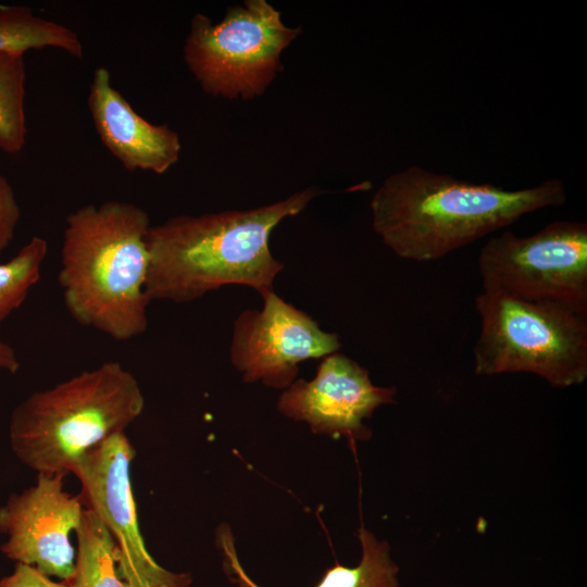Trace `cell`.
<instances>
[{
    "instance_id": "obj_1",
    "label": "cell",
    "mask_w": 587,
    "mask_h": 587,
    "mask_svg": "<svg viewBox=\"0 0 587 587\" xmlns=\"http://www.w3.org/2000/svg\"><path fill=\"white\" fill-rule=\"evenodd\" d=\"M567 199L562 180L508 190L413 165L388 176L370 202L372 226L397 257L440 259L540 209Z\"/></svg>"
},
{
    "instance_id": "obj_2",
    "label": "cell",
    "mask_w": 587,
    "mask_h": 587,
    "mask_svg": "<svg viewBox=\"0 0 587 587\" xmlns=\"http://www.w3.org/2000/svg\"><path fill=\"white\" fill-rule=\"evenodd\" d=\"M319 193L309 187L251 210L183 214L151 225L147 234L149 301L191 302L225 285H245L261 297L274 291L284 264L271 252V234Z\"/></svg>"
},
{
    "instance_id": "obj_3",
    "label": "cell",
    "mask_w": 587,
    "mask_h": 587,
    "mask_svg": "<svg viewBox=\"0 0 587 587\" xmlns=\"http://www.w3.org/2000/svg\"><path fill=\"white\" fill-rule=\"evenodd\" d=\"M148 213L128 201L86 204L65 220L59 285L71 316L114 340L148 328Z\"/></svg>"
},
{
    "instance_id": "obj_4",
    "label": "cell",
    "mask_w": 587,
    "mask_h": 587,
    "mask_svg": "<svg viewBox=\"0 0 587 587\" xmlns=\"http://www.w3.org/2000/svg\"><path fill=\"white\" fill-rule=\"evenodd\" d=\"M143 409L135 375L107 361L18 403L10 419V446L38 474L65 476L89 450L125 433Z\"/></svg>"
},
{
    "instance_id": "obj_5",
    "label": "cell",
    "mask_w": 587,
    "mask_h": 587,
    "mask_svg": "<svg viewBox=\"0 0 587 587\" xmlns=\"http://www.w3.org/2000/svg\"><path fill=\"white\" fill-rule=\"evenodd\" d=\"M475 307L477 375L532 373L559 388L587 378V317L561 304L484 290Z\"/></svg>"
},
{
    "instance_id": "obj_6",
    "label": "cell",
    "mask_w": 587,
    "mask_h": 587,
    "mask_svg": "<svg viewBox=\"0 0 587 587\" xmlns=\"http://www.w3.org/2000/svg\"><path fill=\"white\" fill-rule=\"evenodd\" d=\"M286 26L265 0H247L213 23L196 13L190 21L184 60L202 90L228 99L263 93L283 70L282 52L300 34Z\"/></svg>"
},
{
    "instance_id": "obj_7",
    "label": "cell",
    "mask_w": 587,
    "mask_h": 587,
    "mask_svg": "<svg viewBox=\"0 0 587 587\" xmlns=\"http://www.w3.org/2000/svg\"><path fill=\"white\" fill-rule=\"evenodd\" d=\"M483 290L561 304L587 317V224L554 221L520 237L505 230L477 258Z\"/></svg>"
},
{
    "instance_id": "obj_8",
    "label": "cell",
    "mask_w": 587,
    "mask_h": 587,
    "mask_svg": "<svg viewBox=\"0 0 587 587\" xmlns=\"http://www.w3.org/2000/svg\"><path fill=\"white\" fill-rule=\"evenodd\" d=\"M136 451L125 433H118L85 453L72 473L83 495L110 532L116 552L118 576L129 587H188V573H173L148 552L140 533L130 484Z\"/></svg>"
},
{
    "instance_id": "obj_9",
    "label": "cell",
    "mask_w": 587,
    "mask_h": 587,
    "mask_svg": "<svg viewBox=\"0 0 587 587\" xmlns=\"http://www.w3.org/2000/svg\"><path fill=\"white\" fill-rule=\"evenodd\" d=\"M262 299L261 310L242 311L233 326L230 362L245 382L288 388L300 362L324 358L342 347L338 334L324 332L274 291Z\"/></svg>"
},
{
    "instance_id": "obj_10",
    "label": "cell",
    "mask_w": 587,
    "mask_h": 587,
    "mask_svg": "<svg viewBox=\"0 0 587 587\" xmlns=\"http://www.w3.org/2000/svg\"><path fill=\"white\" fill-rule=\"evenodd\" d=\"M64 475L38 474L35 485L12 494L0 507L1 551L17 563L70 582L75 570L71 533L78 528L84 508L63 488Z\"/></svg>"
},
{
    "instance_id": "obj_11",
    "label": "cell",
    "mask_w": 587,
    "mask_h": 587,
    "mask_svg": "<svg viewBox=\"0 0 587 587\" xmlns=\"http://www.w3.org/2000/svg\"><path fill=\"white\" fill-rule=\"evenodd\" d=\"M395 387L375 386L369 371L352 359L334 352L322 358L315 377L295 380L280 395L278 411L305 422L313 433L366 440L364 425L383 404L395 402Z\"/></svg>"
},
{
    "instance_id": "obj_12",
    "label": "cell",
    "mask_w": 587,
    "mask_h": 587,
    "mask_svg": "<svg viewBox=\"0 0 587 587\" xmlns=\"http://www.w3.org/2000/svg\"><path fill=\"white\" fill-rule=\"evenodd\" d=\"M87 103L100 140L127 171L160 175L179 160L178 134L139 115L113 87L111 74L103 66L92 74Z\"/></svg>"
},
{
    "instance_id": "obj_13",
    "label": "cell",
    "mask_w": 587,
    "mask_h": 587,
    "mask_svg": "<svg viewBox=\"0 0 587 587\" xmlns=\"http://www.w3.org/2000/svg\"><path fill=\"white\" fill-rule=\"evenodd\" d=\"M59 49L83 59L84 46L77 33L58 22L38 16L29 7H0V52Z\"/></svg>"
},
{
    "instance_id": "obj_14",
    "label": "cell",
    "mask_w": 587,
    "mask_h": 587,
    "mask_svg": "<svg viewBox=\"0 0 587 587\" xmlns=\"http://www.w3.org/2000/svg\"><path fill=\"white\" fill-rule=\"evenodd\" d=\"M362 558L355 567L336 564L328 569L315 587H398V566L389 553V546L378 540L364 527L358 530ZM229 567L246 587H258L243 572L235 550L225 552Z\"/></svg>"
},
{
    "instance_id": "obj_15",
    "label": "cell",
    "mask_w": 587,
    "mask_h": 587,
    "mask_svg": "<svg viewBox=\"0 0 587 587\" xmlns=\"http://www.w3.org/2000/svg\"><path fill=\"white\" fill-rule=\"evenodd\" d=\"M77 553L71 587H129L116 567L115 544L107 527L90 509H84L75 532Z\"/></svg>"
},
{
    "instance_id": "obj_16",
    "label": "cell",
    "mask_w": 587,
    "mask_h": 587,
    "mask_svg": "<svg viewBox=\"0 0 587 587\" xmlns=\"http://www.w3.org/2000/svg\"><path fill=\"white\" fill-rule=\"evenodd\" d=\"M25 53L0 52V149L20 153L26 143Z\"/></svg>"
},
{
    "instance_id": "obj_17",
    "label": "cell",
    "mask_w": 587,
    "mask_h": 587,
    "mask_svg": "<svg viewBox=\"0 0 587 587\" xmlns=\"http://www.w3.org/2000/svg\"><path fill=\"white\" fill-rule=\"evenodd\" d=\"M47 252L48 241L34 236L12 259L0 263V324L24 303L40 279Z\"/></svg>"
},
{
    "instance_id": "obj_18",
    "label": "cell",
    "mask_w": 587,
    "mask_h": 587,
    "mask_svg": "<svg viewBox=\"0 0 587 587\" xmlns=\"http://www.w3.org/2000/svg\"><path fill=\"white\" fill-rule=\"evenodd\" d=\"M21 209L9 180L0 173V257L13 240Z\"/></svg>"
},
{
    "instance_id": "obj_19",
    "label": "cell",
    "mask_w": 587,
    "mask_h": 587,
    "mask_svg": "<svg viewBox=\"0 0 587 587\" xmlns=\"http://www.w3.org/2000/svg\"><path fill=\"white\" fill-rule=\"evenodd\" d=\"M0 587H71L67 582L57 583L32 565L17 563L14 572L0 580Z\"/></svg>"
},
{
    "instance_id": "obj_20",
    "label": "cell",
    "mask_w": 587,
    "mask_h": 587,
    "mask_svg": "<svg viewBox=\"0 0 587 587\" xmlns=\"http://www.w3.org/2000/svg\"><path fill=\"white\" fill-rule=\"evenodd\" d=\"M20 367L21 363L14 348L5 342L0 335V370L15 374Z\"/></svg>"
}]
</instances>
